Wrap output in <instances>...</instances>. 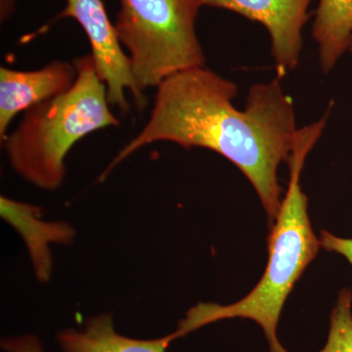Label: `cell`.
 I'll return each instance as SVG.
<instances>
[{"instance_id":"1","label":"cell","mask_w":352,"mask_h":352,"mask_svg":"<svg viewBox=\"0 0 352 352\" xmlns=\"http://www.w3.org/2000/svg\"><path fill=\"white\" fill-rule=\"evenodd\" d=\"M157 88L144 129L118 153L99 179L152 143L206 148L244 173L274 223L282 204L278 168L282 162H289L298 134L293 101L280 78L252 85L243 111L233 104L237 85L205 67L175 74Z\"/></svg>"},{"instance_id":"2","label":"cell","mask_w":352,"mask_h":352,"mask_svg":"<svg viewBox=\"0 0 352 352\" xmlns=\"http://www.w3.org/2000/svg\"><path fill=\"white\" fill-rule=\"evenodd\" d=\"M327 116L298 129L295 148L289 160V188L268 237V263L263 277L249 295L229 305L201 302L186 312L173 333L175 340L204 326L231 318H245L263 329L270 352H289L279 342L277 326L282 309L303 271L321 247L312 230L307 198L300 175L308 153L320 138Z\"/></svg>"},{"instance_id":"3","label":"cell","mask_w":352,"mask_h":352,"mask_svg":"<svg viewBox=\"0 0 352 352\" xmlns=\"http://www.w3.org/2000/svg\"><path fill=\"white\" fill-rule=\"evenodd\" d=\"M78 76L68 91L25 111L19 126L1 141L14 170L38 188L53 191L66 176L65 159L92 132L118 126L107 88L91 54L74 62Z\"/></svg>"},{"instance_id":"4","label":"cell","mask_w":352,"mask_h":352,"mask_svg":"<svg viewBox=\"0 0 352 352\" xmlns=\"http://www.w3.org/2000/svg\"><path fill=\"white\" fill-rule=\"evenodd\" d=\"M115 28L141 92L205 66L195 22L201 0H119Z\"/></svg>"},{"instance_id":"5","label":"cell","mask_w":352,"mask_h":352,"mask_svg":"<svg viewBox=\"0 0 352 352\" xmlns=\"http://www.w3.org/2000/svg\"><path fill=\"white\" fill-rule=\"evenodd\" d=\"M73 18L82 28L91 46L97 73L107 88L110 105L129 112L126 91L129 90L138 110L146 105L144 94L132 76L129 57L122 48L115 25L109 19L102 0H66L64 10L56 19Z\"/></svg>"},{"instance_id":"6","label":"cell","mask_w":352,"mask_h":352,"mask_svg":"<svg viewBox=\"0 0 352 352\" xmlns=\"http://www.w3.org/2000/svg\"><path fill=\"white\" fill-rule=\"evenodd\" d=\"M312 0H201V6L226 9L261 23L270 32L278 78L293 71L302 50V28Z\"/></svg>"},{"instance_id":"7","label":"cell","mask_w":352,"mask_h":352,"mask_svg":"<svg viewBox=\"0 0 352 352\" xmlns=\"http://www.w3.org/2000/svg\"><path fill=\"white\" fill-rule=\"evenodd\" d=\"M78 72L69 62H50L36 71L0 69V139L21 112L68 91L76 82Z\"/></svg>"},{"instance_id":"8","label":"cell","mask_w":352,"mask_h":352,"mask_svg":"<svg viewBox=\"0 0 352 352\" xmlns=\"http://www.w3.org/2000/svg\"><path fill=\"white\" fill-rule=\"evenodd\" d=\"M0 214L24 240L39 281H50L53 270L50 247L53 244H72L75 239V229L65 222L44 221L41 208L4 196L0 198Z\"/></svg>"},{"instance_id":"9","label":"cell","mask_w":352,"mask_h":352,"mask_svg":"<svg viewBox=\"0 0 352 352\" xmlns=\"http://www.w3.org/2000/svg\"><path fill=\"white\" fill-rule=\"evenodd\" d=\"M173 340L171 333L155 340L124 337L115 330L111 314L91 317L82 331L66 329L57 336L63 352H164Z\"/></svg>"},{"instance_id":"10","label":"cell","mask_w":352,"mask_h":352,"mask_svg":"<svg viewBox=\"0 0 352 352\" xmlns=\"http://www.w3.org/2000/svg\"><path fill=\"white\" fill-rule=\"evenodd\" d=\"M312 36L322 71L330 73L340 58L352 53V0H319Z\"/></svg>"},{"instance_id":"11","label":"cell","mask_w":352,"mask_h":352,"mask_svg":"<svg viewBox=\"0 0 352 352\" xmlns=\"http://www.w3.org/2000/svg\"><path fill=\"white\" fill-rule=\"evenodd\" d=\"M352 292H340L330 318V330L320 352H352Z\"/></svg>"},{"instance_id":"12","label":"cell","mask_w":352,"mask_h":352,"mask_svg":"<svg viewBox=\"0 0 352 352\" xmlns=\"http://www.w3.org/2000/svg\"><path fill=\"white\" fill-rule=\"evenodd\" d=\"M1 347L6 352H44L41 340L32 335L6 338L1 340Z\"/></svg>"},{"instance_id":"13","label":"cell","mask_w":352,"mask_h":352,"mask_svg":"<svg viewBox=\"0 0 352 352\" xmlns=\"http://www.w3.org/2000/svg\"><path fill=\"white\" fill-rule=\"evenodd\" d=\"M320 245L328 252H335L342 254L352 265V239L336 237L327 231H322Z\"/></svg>"}]
</instances>
